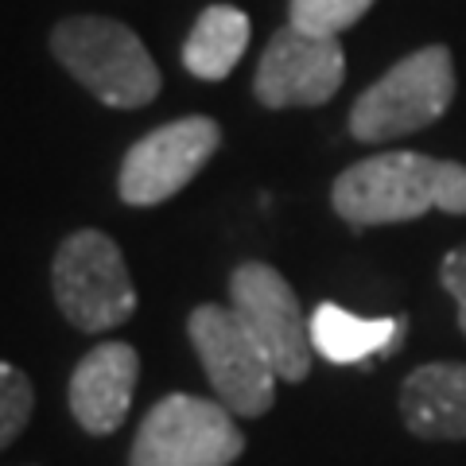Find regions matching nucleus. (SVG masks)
Listing matches in <instances>:
<instances>
[{"instance_id": "11", "label": "nucleus", "mask_w": 466, "mask_h": 466, "mask_svg": "<svg viewBox=\"0 0 466 466\" xmlns=\"http://www.w3.org/2000/svg\"><path fill=\"white\" fill-rule=\"evenodd\" d=\"M400 420L420 440H466V361H428L408 373Z\"/></svg>"}, {"instance_id": "5", "label": "nucleus", "mask_w": 466, "mask_h": 466, "mask_svg": "<svg viewBox=\"0 0 466 466\" xmlns=\"http://www.w3.org/2000/svg\"><path fill=\"white\" fill-rule=\"evenodd\" d=\"M241 451L245 435L222 400L171 392L140 420L128 466H229Z\"/></svg>"}, {"instance_id": "15", "label": "nucleus", "mask_w": 466, "mask_h": 466, "mask_svg": "<svg viewBox=\"0 0 466 466\" xmlns=\"http://www.w3.org/2000/svg\"><path fill=\"white\" fill-rule=\"evenodd\" d=\"M32 408H35L32 381H27L16 366L0 361V451H5L27 428Z\"/></svg>"}, {"instance_id": "2", "label": "nucleus", "mask_w": 466, "mask_h": 466, "mask_svg": "<svg viewBox=\"0 0 466 466\" xmlns=\"http://www.w3.org/2000/svg\"><path fill=\"white\" fill-rule=\"evenodd\" d=\"M51 51L97 101L144 109L159 94V66L133 27L109 16H75L51 32Z\"/></svg>"}, {"instance_id": "9", "label": "nucleus", "mask_w": 466, "mask_h": 466, "mask_svg": "<svg viewBox=\"0 0 466 466\" xmlns=\"http://www.w3.org/2000/svg\"><path fill=\"white\" fill-rule=\"evenodd\" d=\"M346 78V51L339 35H308L299 27H280L257 63L253 94L268 109L323 106Z\"/></svg>"}, {"instance_id": "14", "label": "nucleus", "mask_w": 466, "mask_h": 466, "mask_svg": "<svg viewBox=\"0 0 466 466\" xmlns=\"http://www.w3.org/2000/svg\"><path fill=\"white\" fill-rule=\"evenodd\" d=\"M373 0H291L288 24L308 35H339L370 12Z\"/></svg>"}, {"instance_id": "16", "label": "nucleus", "mask_w": 466, "mask_h": 466, "mask_svg": "<svg viewBox=\"0 0 466 466\" xmlns=\"http://www.w3.org/2000/svg\"><path fill=\"white\" fill-rule=\"evenodd\" d=\"M440 284L451 291V299H455L459 308V327L466 334V245H459V249H451L443 257L440 265Z\"/></svg>"}, {"instance_id": "10", "label": "nucleus", "mask_w": 466, "mask_h": 466, "mask_svg": "<svg viewBox=\"0 0 466 466\" xmlns=\"http://www.w3.org/2000/svg\"><path fill=\"white\" fill-rule=\"evenodd\" d=\"M140 354L128 342H101L70 373V412L90 435H113L133 408Z\"/></svg>"}, {"instance_id": "13", "label": "nucleus", "mask_w": 466, "mask_h": 466, "mask_svg": "<svg viewBox=\"0 0 466 466\" xmlns=\"http://www.w3.org/2000/svg\"><path fill=\"white\" fill-rule=\"evenodd\" d=\"M245 47H249V16L233 5H210L183 43V66L195 78L222 82L241 63Z\"/></svg>"}, {"instance_id": "12", "label": "nucleus", "mask_w": 466, "mask_h": 466, "mask_svg": "<svg viewBox=\"0 0 466 466\" xmlns=\"http://www.w3.org/2000/svg\"><path fill=\"white\" fill-rule=\"evenodd\" d=\"M308 327L319 358H327L330 366H358L377 354H397L408 323L404 319H361L339 303H319Z\"/></svg>"}, {"instance_id": "8", "label": "nucleus", "mask_w": 466, "mask_h": 466, "mask_svg": "<svg viewBox=\"0 0 466 466\" xmlns=\"http://www.w3.org/2000/svg\"><path fill=\"white\" fill-rule=\"evenodd\" d=\"M218 144H222V128L210 116H183V121L159 125L128 148L116 175V191L128 207L167 202L210 164Z\"/></svg>"}, {"instance_id": "6", "label": "nucleus", "mask_w": 466, "mask_h": 466, "mask_svg": "<svg viewBox=\"0 0 466 466\" xmlns=\"http://www.w3.org/2000/svg\"><path fill=\"white\" fill-rule=\"evenodd\" d=\"M187 334L195 342V354L207 370L210 385L233 416L257 420L272 408V385L276 366L268 354L257 346V339L241 327L233 308H218V303H202L187 319Z\"/></svg>"}, {"instance_id": "4", "label": "nucleus", "mask_w": 466, "mask_h": 466, "mask_svg": "<svg viewBox=\"0 0 466 466\" xmlns=\"http://www.w3.org/2000/svg\"><path fill=\"white\" fill-rule=\"evenodd\" d=\"M51 288L66 323H75L86 334L121 327L137 311V288L128 265L116 241L101 229H78L58 245Z\"/></svg>"}, {"instance_id": "1", "label": "nucleus", "mask_w": 466, "mask_h": 466, "mask_svg": "<svg viewBox=\"0 0 466 466\" xmlns=\"http://www.w3.org/2000/svg\"><path fill=\"white\" fill-rule=\"evenodd\" d=\"M330 202L354 229L412 222L428 210L466 214V167L424 152H381L346 167Z\"/></svg>"}, {"instance_id": "7", "label": "nucleus", "mask_w": 466, "mask_h": 466, "mask_svg": "<svg viewBox=\"0 0 466 466\" xmlns=\"http://www.w3.org/2000/svg\"><path fill=\"white\" fill-rule=\"evenodd\" d=\"M229 308L241 319V327L253 334L257 346L268 354L276 377L299 385L311 373V327L299 311V299L291 284L272 265L245 260L229 276Z\"/></svg>"}, {"instance_id": "3", "label": "nucleus", "mask_w": 466, "mask_h": 466, "mask_svg": "<svg viewBox=\"0 0 466 466\" xmlns=\"http://www.w3.org/2000/svg\"><path fill=\"white\" fill-rule=\"evenodd\" d=\"M455 101V63L447 47L400 58L350 109V133L361 144H385L435 125Z\"/></svg>"}]
</instances>
